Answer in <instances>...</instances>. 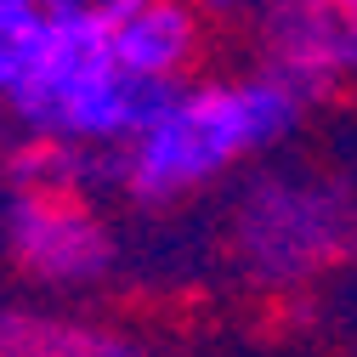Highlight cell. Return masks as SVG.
Masks as SVG:
<instances>
[{
  "label": "cell",
  "mask_w": 357,
  "mask_h": 357,
  "mask_svg": "<svg viewBox=\"0 0 357 357\" xmlns=\"http://www.w3.org/2000/svg\"><path fill=\"white\" fill-rule=\"evenodd\" d=\"M165 97H170V85L130 74L114 57L108 23L52 12L29 68L0 97V108L17 125V137H46V142H68V148L114 153L159 114Z\"/></svg>",
  "instance_id": "obj_2"
},
{
  "label": "cell",
  "mask_w": 357,
  "mask_h": 357,
  "mask_svg": "<svg viewBox=\"0 0 357 357\" xmlns=\"http://www.w3.org/2000/svg\"><path fill=\"white\" fill-rule=\"evenodd\" d=\"M52 12H68V17H97V23H119L125 12H137L142 0H46Z\"/></svg>",
  "instance_id": "obj_9"
},
{
  "label": "cell",
  "mask_w": 357,
  "mask_h": 357,
  "mask_svg": "<svg viewBox=\"0 0 357 357\" xmlns=\"http://www.w3.org/2000/svg\"><path fill=\"white\" fill-rule=\"evenodd\" d=\"M46 23H52L46 0H0V97H6L17 85V74L29 68Z\"/></svg>",
  "instance_id": "obj_8"
},
{
  "label": "cell",
  "mask_w": 357,
  "mask_h": 357,
  "mask_svg": "<svg viewBox=\"0 0 357 357\" xmlns=\"http://www.w3.org/2000/svg\"><path fill=\"white\" fill-rule=\"evenodd\" d=\"M193 6H199L204 23H210V17H215V23H250L261 0H193Z\"/></svg>",
  "instance_id": "obj_10"
},
{
  "label": "cell",
  "mask_w": 357,
  "mask_h": 357,
  "mask_svg": "<svg viewBox=\"0 0 357 357\" xmlns=\"http://www.w3.org/2000/svg\"><path fill=\"white\" fill-rule=\"evenodd\" d=\"M250 23L261 68L301 91L306 108L357 79V0H261Z\"/></svg>",
  "instance_id": "obj_5"
},
{
  "label": "cell",
  "mask_w": 357,
  "mask_h": 357,
  "mask_svg": "<svg viewBox=\"0 0 357 357\" xmlns=\"http://www.w3.org/2000/svg\"><path fill=\"white\" fill-rule=\"evenodd\" d=\"M301 119L306 97L266 68L238 79H182L137 137L108 153V176L125 199L165 210L233 176L244 159L284 148Z\"/></svg>",
  "instance_id": "obj_1"
},
{
  "label": "cell",
  "mask_w": 357,
  "mask_h": 357,
  "mask_svg": "<svg viewBox=\"0 0 357 357\" xmlns=\"http://www.w3.org/2000/svg\"><path fill=\"white\" fill-rule=\"evenodd\" d=\"M0 250L23 278L46 289H91L114 273V233L91 193L12 188L0 204Z\"/></svg>",
  "instance_id": "obj_4"
},
{
  "label": "cell",
  "mask_w": 357,
  "mask_h": 357,
  "mask_svg": "<svg viewBox=\"0 0 357 357\" xmlns=\"http://www.w3.org/2000/svg\"><path fill=\"white\" fill-rule=\"evenodd\" d=\"M0 357H148L130 335L34 306H0Z\"/></svg>",
  "instance_id": "obj_7"
},
{
  "label": "cell",
  "mask_w": 357,
  "mask_h": 357,
  "mask_svg": "<svg viewBox=\"0 0 357 357\" xmlns=\"http://www.w3.org/2000/svg\"><path fill=\"white\" fill-rule=\"evenodd\" d=\"M351 238L340 188L301 170H266L233 204V255L255 284H301Z\"/></svg>",
  "instance_id": "obj_3"
},
{
  "label": "cell",
  "mask_w": 357,
  "mask_h": 357,
  "mask_svg": "<svg viewBox=\"0 0 357 357\" xmlns=\"http://www.w3.org/2000/svg\"><path fill=\"white\" fill-rule=\"evenodd\" d=\"M114 57L159 85H182L188 68L204 52V17L193 0H142L137 12H125L119 23H108Z\"/></svg>",
  "instance_id": "obj_6"
}]
</instances>
